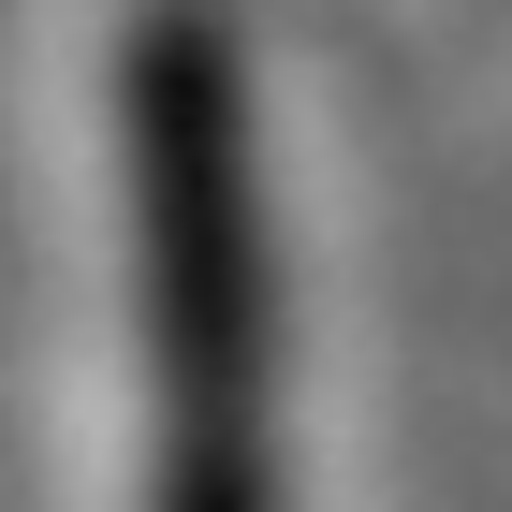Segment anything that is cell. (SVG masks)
I'll return each mask as SVG.
<instances>
[{
	"label": "cell",
	"instance_id": "6da1fadb",
	"mask_svg": "<svg viewBox=\"0 0 512 512\" xmlns=\"http://www.w3.org/2000/svg\"><path fill=\"white\" fill-rule=\"evenodd\" d=\"M118 176H132V308H147L161 483L147 512H293L278 454V220L249 147V74L205 0L118 30Z\"/></svg>",
	"mask_w": 512,
	"mask_h": 512
}]
</instances>
